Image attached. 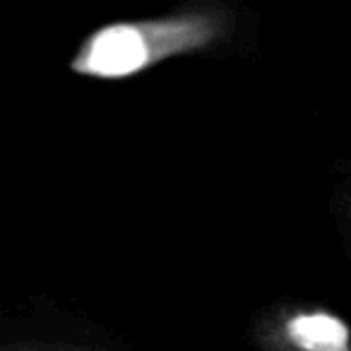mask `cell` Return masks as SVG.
Returning <instances> with one entry per match:
<instances>
[{"instance_id": "cell-1", "label": "cell", "mask_w": 351, "mask_h": 351, "mask_svg": "<svg viewBox=\"0 0 351 351\" xmlns=\"http://www.w3.org/2000/svg\"><path fill=\"white\" fill-rule=\"evenodd\" d=\"M210 41L212 27L200 17L113 22L87 36L70 68L84 77L125 80L169 56L202 49Z\"/></svg>"}, {"instance_id": "cell-2", "label": "cell", "mask_w": 351, "mask_h": 351, "mask_svg": "<svg viewBox=\"0 0 351 351\" xmlns=\"http://www.w3.org/2000/svg\"><path fill=\"white\" fill-rule=\"evenodd\" d=\"M296 351H351V327L327 311H301L284 325Z\"/></svg>"}]
</instances>
